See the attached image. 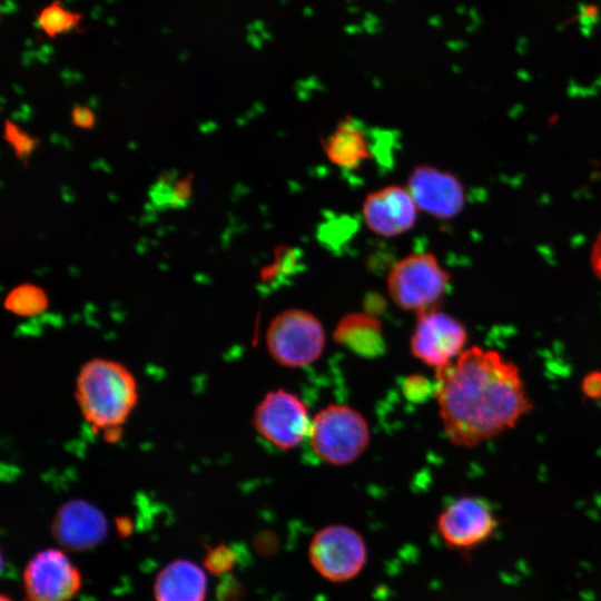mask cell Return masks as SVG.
<instances>
[{
  "label": "cell",
  "mask_w": 601,
  "mask_h": 601,
  "mask_svg": "<svg viewBox=\"0 0 601 601\" xmlns=\"http://www.w3.org/2000/svg\"><path fill=\"white\" fill-rule=\"evenodd\" d=\"M435 378L443 430L457 446L473 447L512 428L532 408L519 368L496 351L467 348Z\"/></svg>",
  "instance_id": "obj_1"
},
{
  "label": "cell",
  "mask_w": 601,
  "mask_h": 601,
  "mask_svg": "<svg viewBox=\"0 0 601 601\" xmlns=\"http://www.w3.org/2000/svg\"><path fill=\"white\" fill-rule=\"evenodd\" d=\"M75 393L83 418L106 432L126 423L139 397L131 371L120 362L100 357L81 366Z\"/></svg>",
  "instance_id": "obj_2"
},
{
  "label": "cell",
  "mask_w": 601,
  "mask_h": 601,
  "mask_svg": "<svg viewBox=\"0 0 601 601\" xmlns=\"http://www.w3.org/2000/svg\"><path fill=\"white\" fill-rule=\"evenodd\" d=\"M451 282V275L435 255L415 252L396 262L387 274L391 300L416 315L437 308Z\"/></svg>",
  "instance_id": "obj_3"
},
{
  "label": "cell",
  "mask_w": 601,
  "mask_h": 601,
  "mask_svg": "<svg viewBox=\"0 0 601 601\" xmlns=\"http://www.w3.org/2000/svg\"><path fill=\"white\" fill-rule=\"evenodd\" d=\"M314 453L325 463L342 466L366 450L371 431L366 418L345 404H329L312 420L308 433Z\"/></svg>",
  "instance_id": "obj_4"
},
{
  "label": "cell",
  "mask_w": 601,
  "mask_h": 601,
  "mask_svg": "<svg viewBox=\"0 0 601 601\" xmlns=\"http://www.w3.org/2000/svg\"><path fill=\"white\" fill-rule=\"evenodd\" d=\"M322 322L311 312L288 308L268 325L266 346L272 358L282 366L300 368L316 362L325 347Z\"/></svg>",
  "instance_id": "obj_5"
},
{
  "label": "cell",
  "mask_w": 601,
  "mask_h": 601,
  "mask_svg": "<svg viewBox=\"0 0 601 601\" xmlns=\"http://www.w3.org/2000/svg\"><path fill=\"white\" fill-rule=\"evenodd\" d=\"M499 523L496 512L487 500L463 495L440 512L435 530L446 548L467 553L493 539Z\"/></svg>",
  "instance_id": "obj_6"
},
{
  "label": "cell",
  "mask_w": 601,
  "mask_h": 601,
  "mask_svg": "<svg viewBox=\"0 0 601 601\" xmlns=\"http://www.w3.org/2000/svg\"><path fill=\"white\" fill-rule=\"evenodd\" d=\"M308 559L321 577L341 583L352 580L363 570L367 548L363 536L353 528L331 524L313 535Z\"/></svg>",
  "instance_id": "obj_7"
},
{
  "label": "cell",
  "mask_w": 601,
  "mask_h": 601,
  "mask_svg": "<svg viewBox=\"0 0 601 601\" xmlns=\"http://www.w3.org/2000/svg\"><path fill=\"white\" fill-rule=\"evenodd\" d=\"M312 421L304 402L295 394L278 388L268 392L257 404L253 425L275 447L287 451L308 435Z\"/></svg>",
  "instance_id": "obj_8"
},
{
  "label": "cell",
  "mask_w": 601,
  "mask_h": 601,
  "mask_svg": "<svg viewBox=\"0 0 601 601\" xmlns=\"http://www.w3.org/2000/svg\"><path fill=\"white\" fill-rule=\"evenodd\" d=\"M466 342L464 325L435 308L417 315L410 348L415 358L437 370L455 361L465 351Z\"/></svg>",
  "instance_id": "obj_9"
},
{
  "label": "cell",
  "mask_w": 601,
  "mask_h": 601,
  "mask_svg": "<svg viewBox=\"0 0 601 601\" xmlns=\"http://www.w3.org/2000/svg\"><path fill=\"white\" fill-rule=\"evenodd\" d=\"M22 584L28 601H70L80 590L81 574L63 551L46 549L26 564Z\"/></svg>",
  "instance_id": "obj_10"
},
{
  "label": "cell",
  "mask_w": 601,
  "mask_h": 601,
  "mask_svg": "<svg viewBox=\"0 0 601 601\" xmlns=\"http://www.w3.org/2000/svg\"><path fill=\"white\" fill-rule=\"evenodd\" d=\"M406 188L418 210L439 219L455 217L464 206L465 191L459 178L431 165L415 166Z\"/></svg>",
  "instance_id": "obj_11"
},
{
  "label": "cell",
  "mask_w": 601,
  "mask_h": 601,
  "mask_svg": "<svg viewBox=\"0 0 601 601\" xmlns=\"http://www.w3.org/2000/svg\"><path fill=\"white\" fill-rule=\"evenodd\" d=\"M418 208L406 186L388 185L366 195L362 217L375 235L386 238L411 230L417 219Z\"/></svg>",
  "instance_id": "obj_12"
},
{
  "label": "cell",
  "mask_w": 601,
  "mask_h": 601,
  "mask_svg": "<svg viewBox=\"0 0 601 601\" xmlns=\"http://www.w3.org/2000/svg\"><path fill=\"white\" fill-rule=\"evenodd\" d=\"M108 532L104 513L85 500H70L56 511L51 533L56 542L68 551H87L100 544Z\"/></svg>",
  "instance_id": "obj_13"
},
{
  "label": "cell",
  "mask_w": 601,
  "mask_h": 601,
  "mask_svg": "<svg viewBox=\"0 0 601 601\" xmlns=\"http://www.w3.org/2000/svg\"><path fill=\"white\" fill-rule=\"evenodd\" d=\"M152 591L156 601H204L207 577L194 562L178 559L158 572Z\"/></svg>",
  "instance_id": "obj_14"
},
{
  "label": "cell",
  "mask_w": 601,
  "mask_h": 601,
  "mask_svg": "<svg viewBox=\"0 0 601 601\" xmlns=\"http://www.w3.org/2000/svg\"><path fill=\"white\" fill-rule=\"evenodd\" d=\"M322 148L331 164L346 170L358 169L373 157L365 130L349 116L322 139Z\"/></svg>",
  "instance_id": "obj_15"
},
{
  "label": "cell",
  "mask_w": 601,
  "mask_h": 601,
  "mask_svg": "<svg viewBox=\"0 0 601 601\" xmlns=\"http://www.w3.org/2000/svg\"><path fill=\"white\" fill-rule=\"evenodd\" d=\"M334 337L337 343L365 356H373L383 351L381 323L367 314L346 315L337 324Z\"/></svg>",
  "instance_id": "obj_16"
},
{
  "label": "cell",
  "mask_w": 601,
  "mask_h": 601,
  "mask_svg": "<svg viewBox=\"0 0 601 601\" xmlns=\"http://www.w3.org/2000/svg\"><path fill=\"white\" fill-rule=\"evenodd\" d=\"M81 20L80 12L67 9L59 0H52L38 12L36 23L40 31L53 39L71 31H81Z\"/></svg>",
  "instance_id": "obj_17"
},
{
  "label": "cell",
  "mask_w": 601,
  "mask_h": 601,
  "mask_svg": "<svg viewBox=\"0 0 601 601\" xmlns=\"http://www.w3.org/2000/svg\"><path fill=\"white\" fill-rule=\"evenodd\" d=\"M191 197V181L189 178L176 179L162 176L154 183L149 190V199L156 209L185 208Z\"/></svg>",
  "instance_id": "obj_18"
},
{
  "label": "cell",
  "mask_w": 601,
  "mask_h": 601,
  "mask_svg": "<svg viewBox=\"0 0 601 601\" xmlns=\"http://www.w3.org/2000/svg\"><path fill=\"white\" fill-rule=\"evenodd\" d=\"M47 306L43 292L32 286H22L12 290L6 300V307L19 316H32Z\"/></svg>",
  "instance_id": "obj_19"
},
{
  "label": "cell",
  "mask_w": 601,
  "mask_h": 601,
  "mask_svg": "<svg viewBox=\"0 0 601 601\" xmlns=\"http://www.w3.org/2000/svg\"><path fill=\"white\" fill-rule=\"evenodd\" d=\"M235 561L234 550L225 543H219L207 548L204 565L210 573L221 575L231 570Z\"/></svg>",
  "instance_id": "obj_20"
},
{
  "label": "cell",
  "mask_w": 601,
  "mask_h": 601,
  "mask_svg": "<svg viewBox=\"0 0 601 601\" xmlns=\"http://www.w3.org/2000/svg\"><path fill=\"white\" fill-rule=\"evenodd\" d=\"M582 392L589 398L601 397V371L591 372L583 378Z\"/></svg>",
  "instance_id": "obj_21"
},
{
  "label": "cell",
  "mask_w": 601,
  "mask_h": 601,
  "mask_svg": "<svg viewBox=\"0 0 601 601\" xmlns=\"http://www.w3.org/2000/svg\"><path fill=\"white\" fill-rule=\"evenodd\" d=\"M72 120L78 127L88 128L93 124V116L85 107H76L72 110Z\"/></svg>",
  "instance_id": "obj_22"
},
{
  "label": "cell",
  "mask_w": 601,
  "mask_h": 601,
  "mask_svg": "<svg viewBox=\"0 0 601 601\" xmlns=\"http://www.w3.org/2000/svg\"><path fill=\"white\" fill-rule=\"evenodd\" d=\"M592 266L595 274L601 279V234L599 235L592 252Z\"/></svg>",
  "instance_id": "obj_23"
},
{
  "label": "cell",
  "mask_w": 601,
  "mask_h": 601,
  "mask_svg": "<svg viewBox=\"0 0 601 601\" xmlns=\"http://www.w3.org/2000/svg\"><path fill=\"white\" fill-rule=\"evenodd\" d=\"M0 601H13L9 595L2 593L0 597Z\"/></svg>",
  "instance_id": "obj_24"
}]
</instances>
